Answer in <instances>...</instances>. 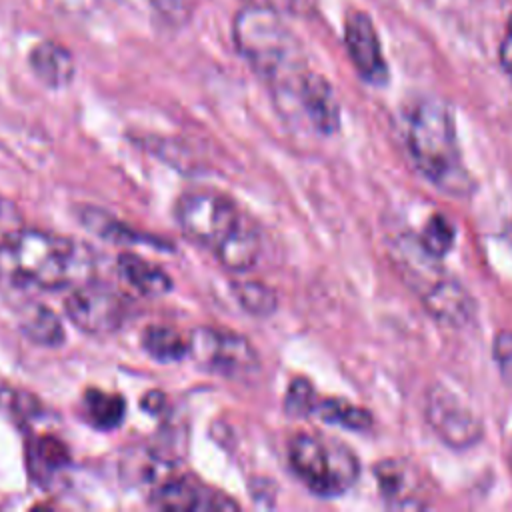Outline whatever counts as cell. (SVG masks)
I'll return each mask as SVG.
<instances>
[{"label":"cell","instance_id":"cell-1","mask_svg":"<svg viewBox=\"0 0 512 512\" xmlns=\"http://www.w3.org/2000/svg\"><path fill=\"white\" fill-rule=\"evenodd\" d=\"M88 256L68 238L16 230L0 240V278L16 286L58 290L84 278Z\"/></svg>","mask_w":512,"mask_h":512},{"label":"cell","instance_id":"cell-2","mask_svg":"<svg viewBox=\"0 0 512 512\" xmlns=\"http://www.w3.org/2000/svg\"><path fill=\"white\" fill-rule=\"evenodd\" d=\"M408 148L416 168L440 190L466 196L474 178L464 166L450 106L438 98L416 102L408 120Z\"/></svg>","mask_w":512,"mask_h":512},{"label":"cell","instance_id":"cell-3","mask_svg":"<svg viewBox=\"0 0 512 512\" xmlns=\"http://www.w3.org/2000/svg\"><path fill=\"white\" fill-rule=\"evenodd\" d=\"M232 38L242 58L270 88L308 68L298 38L268 4L242 6L232 20Z\"/></svg>","mask_w":512,"mask_h":512},{"label":"cell","instance_id":"cell-4","mask_svg":"<svg viewBox=\"0 0 512 512\" xmlns=\"http://www.w3.org/2000/svg\"><path fill=\"white\" fill-rule=\"evenodd\" d=\"M288 458L306 488L324 498L348 492L360 476L358 456L344 442L324 434H296L288 444Z\"/></svg>","mask_w":512,"mask_h":512},{"label":"cell","instance_id":"cell-5","mask_svg":"<svg viewBox=\"0 0 512 512\" xmlns=\"http://www.w3.org/2000/svg\"><path fill=\"white\" fill-rule=\"evenodd\" d=\"M174 216L186 238L214 254L232 236L246 214L222 192L196 190L176 202Z\"/></svg>","mask_w":512,"mask_h":512},{"label":"cell","instance_id":"cell-6","mask_svg":"<svg viewBox=\"0 0 512 512\" xmlns=\"http://www.w3.org/2000/svg\"><path fill=\"white\" fill-rule=\"evenodd\" d=\"M284 112L304 118L316 132L332 134L340 124V106L330 82L310 68L272 88Z\"/></svg>","mask_w":512,"mask_h":512},{"label":"cell","instance_id":"cell-7","mask_svg":"<svg viewBox=\"0 0 512 512\" xmlns=\"http://www.w3.org/2000/svg\"><path fill=\"white\" fill-rule=\"evenodd\" d=\"M188 354L192 360L224 376H248L258 370V352L242 334L200 326L188 336Z\"/></svg>","mask_w":512,"mask_h":512},{"label":"cell","instance_id":"cell-8","mask_svg":"<svg viewBox=\"0 0 512 512\" xmlns=\"http://www.w3.org/2000/svg\"><path fill=\"white\" fill-rule=\"evenodd\" d=\"M68 318L86 334L106 336L116 332L128 318L130 304L126 296L110 286L82 284L66 298Z\"/></svg>","mask_w":512,"mask_h":512},{"label":"cell","instance_id":"cell-9","mask_svg":"<svg viewBox=\"0 0 512 512\" xmlns=\"http://www.w3.org/2000/svg\"><path fill=\"white\" fill-rule=\"evenodd\" d=\"M426 418L432 430L454 448H468L482 436V426L470 408L446 388L430 390Z\"/></svg>","mask_w":512,"mask_h":512},{"label":"cell","instance_id":"cell-10","mask_svg":"<svg viewBox=\"0 0 512 512\" xmlns=\"http://www.w3.org/2000/svg\"><path fill=\"white\" fill-rule=\"evenodd\" d=\"M344 44L362 80L382 86L388 80V64L372 18L364 10H350L344 20Z\"/></svg>","mask_w":512,"mask_h":512},{"label":"cell","instance_id":"cell-11","mask_svg":"<svg viewBox=\"0 0 512 512\" xmlns=\"http://www.w3.org/2000/svg\"><path fill=\"white\" fill-rule=\"evenodd\" d=\"M150 502L162 510H194V512H216V510H238L240 506L226 494L192 478H164L152 488Z\"/></svg>","mask_w":512,"mask_h":512},{"label":"cell","instance_id":"cell-12","mask_svg":"<svg viewBox=\"0 0 512 512\" xmlns=\"http://www.w3.org/2000/svg\"><path fill=\"white\" fill-rule=\"evenodd\" d=\"M422 300L434 318L450 326L468 324L476 312L474 300L468 290L448 274L436 286H432L422 296Z\"/></svg>","mask_w":512,"mask_h":512},{"label":"cell","instance_id":"cell-13","mask_svg":"<svg viewBox=\"0 0 512 512\" xmlns=\"http://www.w3.org/2000/svg\"><path fill=\"white\" fill-rule=\"evenodd\" d=\"M28 64L34 76L48 88H64L74 80V56L56 40L38 42L28 54Z\"/></svg>","mask_w":512,"mask_h":512},{"label":"cell","instance_id":"cell-14","mask_svg":"<svg viewBox=\"0 0 512 512\" xmlns=\"http://www.w3.org/2000/svg\"><path fill=\"white\" fill-rule=\"evenodd\" d=\"M260 232L256 224L244 216L232 236L214 252L216 260L230 272H246L250 270L260 256Z\"/></svg>","mask_w":512,"mask_h":512},{"label":"cell","instance_id":"cell-15","mask_svg":"<svg viewBox=\"0 0 512 512\" xmlns=\"http://www.w3.org/2000/svg\"><path fill=\"white\" fill-rule=\"evenodd\" d=\"M116 264H118L120 276L142 294L158 296V294H166L172 288L170 276L160 266H156L154 262L142 256L120 254Z\"/></svg>","mask_w":512,"mask_h":512},{"label":"cell","instance_id":"cell-16","mask_svg":"<svg viewBox=\"0 0 512 512\" xmlns=\"http://www.w3.org/2000/svg\"><path fill=\"white\" fill-rule=\"evenodd\" d=\"M374 472H376L380 494L390 504L400 508L420 506L414 496V472L406 464L398 460H384V462H378Z\"/></svg>","mask_w":512,"mask_h":512},{"label":"cell","instance_id":"cell-17","mask_svg":"<svg viewBox=\"0 0 512 512\" xmlns=\"http://www.w3.org/2000/svg\"><path fill=\"white\" fill-rule=\"evenodd\" d=\"M18 324H20L22 334L38 346L54 348V346L62 344V340H64V326H62L60 318L54 314V310H50L48 306L34 304L30 308H26L22 312Z\"/></svg>","mask_w":512,"mask_h":512},{"label":"cell","instance_id":"cell-18","mask_svg":"<svg viewBox=\"0 0 512 512\" xmlns=\"http://www.w3.org/2000/svg\"><path fill=\"white\" fill-rule=\"evenodd\" d=\"M144 350L158 362H176L188 354V338L164 324H152L142 334Z\"/></svg>","mask_w":512,"mask_h":512},{"label":"cell","instance_id":"cell-19","mask_svg":"<svg viewBox=\"0 0 512 512\" xmlns=\"http://www.w3.org/2000/svg\"><path fill=\"white\" fill-rule=\"evenodd\" d=\"M86 418L92 426L100 430H114L124 418V398L118 394H108L98 388H88L84 394Z\"/></svg>","mask_w":512,"mask_h":512},{"label":"cell","instance_id":"cell-20","mask_svg":"<svg viewBox=\"0 0 512 512\" xmlns=\"http://www.w3.org/2000/svg\"><path fill=\"white\" fill-rule=\"evenodd\" d=\"M314 414L330 424H338L350 430H368L372 426V414L366 408L342 398H318Z\"/></svg>","mask_w":512,"mask_h":512},{"label":"cell","instance_id":"cell-21","mask_svg":"<svg viewBox=\"0 0 512 512\" xmlns=\"http://www.w3.org/2000/svg\"><path fill=\"white\" fill-rule=\"evenodd\" d=\"M232 288H234L236 300L246 312L254 316H268L276 310V292L262 282L244 280V282H236Z\"/></svg>","mask_w":512,"mask_h":512},{"label":"cell","instance_id":"cell-22","mask_svg":"<svg viewBox=\"0 0 512 512\" xmlns=\"http://www.w3.org/2000/svg\"><path fill=\"white\" fill-rule=\"evenodd\" d=\"M454 236H456L454 224L444 214H434V216L428 218L426 226L422 228V232L418 236V242L422 244V248L428 254L436 256V258H442L452 248Z\"/></svg>","mask_w":512,"mask_h":512},{"label":"cell","instance_id":"cell-23","mask_svg":"<svg viewBox=\"0 0 512 512\" xmlns=\"http://www.w3.org/2000/svg\"><path fill=\"white\" fill-rule=\"evenodd\" d=\"M124 4H142L166 26H182L190 18L192 4L190 0H116Z\"/></svg>","mask_w":512,"mask_h":512},{"label":"cell","instance_id":"cell-24","mask_svg":"<svg viewBox=\"0 0 512 512\" xmlns=\"http://www.w3.org/2000/svg\"><path fill=\"white\" fill-rule=\"evenodd\" d=\"M316 402H318V396H316L312 384L304 378H296L288 388L284 406L290 416L302 418V416H308L314 412Z\"/></svg>","mask_w":512,"mask_h":512},{"label":"cell","instance_id":"cell-25","mask_svg":"<svg viewBox=\"0 0 512 512\" xmlns=\"http://www.w3.org/2000/svg\"><path fill=\"white\" fill-rule=\"evenodd\" d=\"M34 452H36V456L32 458V462H38V468L46 470V472L58 470V468L66 466V462H68L66 446L54 436H40L36 440Z\"/></svg>","mask_w":512,"mask_h":512},{"label":"cell","instance_id":"cell-26","mask_svg":"<svg viewBox=\"0 0 512 512\" xmlns=\"http://www.w3.org/2000/svg\"><path fill=\"white\" fill-rule=\"evenodd\" d=\"M494 358L506 386L512 390V332L504 330L494 338Z\"/></svg>","mask_w":512,"mask_h":512},{"label":"cell","instance_id":"cell-27","mask_svg":"<svg viewBox=\"0 0 512 512\" xmlns=\"http://www.w3.org/2000/svg\"><path fill=\"white\" fill-rule=\"evenodd\" d=\"M270 8L280 14H308L314 10V0H266Z\"/></svg>","mask_w":512,"mask_h":512},{"label":"cell","instance_id":"cell-28","mask_svg":"<svg viewBox=\"0 0 512 512\" xmlns=\"http://www.w3.org/2000/svg\"><path fill=\"white\" fill-rule=\"evenodd\" d=\"M500 64L504 68V72L508 74V78L512 80V14L508 18L502 42H500Z\"/></svg>","mask_w":512,"mask_h":512},{"label":"cell","instance_id":"cell-29","mask_svg":"<svg viewBox=\"0 0 512 512\" xmlns=\"http://www.w3.org/2000/svg\"><path fill=\"white\" fill-rule=\"evenodd\" d=\"M54 2V6L58 8V10H64V12H76V10H86V6H88V2L90 0H52Z\"/></svg>","mask_w":512,"mask_h":512},{"label":"cell","instance_id":"cell-30","mask_svg":"<svg viewBox=\"0 0 512 512\" xmlns=\"http://www.w3.org/2000/svg\"><path fill=\"white\" fill-rule=\"evenodd\" d=\"M510 228H512V224H510Z\"/></svg>","mask_w":512,"mask_h":512}]
</instances>
